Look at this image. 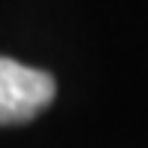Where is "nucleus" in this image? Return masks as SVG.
<instances>
[{"label":"nucleus","instance_id":"nucleus-1","mask_svg":"<svg viewBox=\"0 0 148 148\" xmlns=\"http://www.w3.org/2000/svg\"><path fill=\"white\" fill-rule=\"evenodd\" d=\"M55 100V79L42 70L0 58V124H24Z\"/></svg>","mask_w":148,"mask_h":148}]
</instances>
